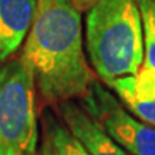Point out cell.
<instances>
[{
    "mask_svg": "<svg viewBox=\"0 0 155 155\" xmlns=\"http://www.w3.org/2000/svg\"><path fill=\"white\" fill-rule=\"evenodd\" d=\"M81 12L73 0H36L20 59L48 102L81 99L95 81L83 49Z\"/></svg>",
    "mask_w": 155,
    "mask_h": 155,
    "instance_id": "cell-1",
    "label": "cell"
},
{
    "mask_svg": "<svg viewBox=\"0 0 155 155\" xmlns=\"http://www.w3.org/2000/svg\"><path fill=\"white\" fill-rule=\"evenodd\" d=\"M85 40L91 65L104 82L137 75L144 63L138 0H95L88 7Z\"/></svg>",
    "mask_w": 155,
    "mask_h": 155,
    "instance_id": "cell-2",
    "label": "cell"
},
{
    "mask_svg": "<svg viewBox=\"0 0 155 155\" xmlns=\"http://www.w3.org/2000/svg\"><path fill=\"white\" fill-rule=\"evenodd\" d=\"M35 82L22 59L0 66V155H36Z\"/></svg>",
    "mask_w": 155,
    "mask_h": 155,
    "instance_id": "cell-3",
    "label": "cell"
},
{
    "mask_svg": "<svg viewBox=\"0 0 155 155\" xmlns=\"http://www.w3.org/2000/svg\"><path fill=\"white\" fill-rule=\"evenodd\" d=\"M79 104L128 155H155V128L135 118L98 81Z\"/></svg>",
    "mask_w": 155,
    "mask_h": 155,
    "instance_id": "cell-4",
    "label": "cell"
},
{
    "mask_svg": "<svg viewBox=\"0 0 155 155\" xmlns=\"http://www.w3.org/2000/svg\"><path fill=\"white\" fill-rule=\"evenodd\" d=\"M58 105L59 115L66 129L82 145L88 155H128L81 104L65 101Z\"/></svg>",
    "mask_w": 155,
    "mask_h": 155,
    "instance_id": "cell-5",
    "label": "cell"
},
{
    "mask_svg": "<svg viewBox=\"0 0 155 155\" xmlns=\"http://www.w3.org/2000/svg\"><path fill=\"white\" fill-rule=\"evenodd\" d=\"M36 12V0H0V66L26 39Z\"/></svg>",
    "mask_w": 155,
    "mask_h": 155,
    "instance_id": "cell-6",
    "label": "cell"
},
{
    "mask_svg": "<svg viewBox=\"0 0 155 155\" xmlns=\"http://www.w3.org/2000/svg\"><path fill=\"white\" fill-rule=\"evenodd\" d=\"M119 101L139 121L155 128V75L148 69L109 83Z\"/></svg>",
    "mask_w": 155,
    "mask_h": 155,
    "instance_id": "cell-7",
    "label": "cell"
},
{
    "mask_svg": "<svg viewBox=\"0 0 155 155\" xmlns=\"http://www.w3.org/2000/svg\"><path fill=\"white\" fill-rule=\"evenodd\" d=\"M46 144L52 155H88L72 134L52 116L46 118Z\"/></svg>",
    "mask_w": 155,
    "mask_h": 155,
    "instance_id": "cell-8",
    "label": "cell"
},
{
    "mask_svg": "<svg viewBox=\"0 0 155 155\" xmlns=\"http://www.w3.org/2000/svg\"><path fill=\"white\" fill-rule=\"evenodd\" d=\"M144 30L145 69L155 75V0H138Z\"/></svg>",
    "mask_w": 155,
    "mask_h": 155,
    "instance_id": "cell-9",
    "label": "cell"
},
{
    "mask_svg": "<svg viewBox=\"0 0 155 155\" xmlns=\"http://www.w3.org/2000/svg\"><path fill=\"white\" fill-rule=\"evenodd\" d=\"M73 2L76 3V6L81 9V10H83V9H88V7L94 3L95 0H73Z\"/></svg>",
    "mask_w": 155,
    "mask_h": 155,
    "instance_id": "cell-10",
    "label": "cell"
},
{
    "mask_svg": "<svg viewBox=\"0 0 155 155\" xmlns=\"http://www.w3.org/2000/svg\"><path fill=\"white\" fill-rule=\"evenodd\" d=\"M36 155H52V152H50L49 147H48V144H46V142H45L43 147L40 148V151H39V152H36Z\"/></svg>",
    "mask_w": 155,
    "mask_h": 155,
    "instance_id": "cell-11",
    "label": "cell"
}]
</instances>
